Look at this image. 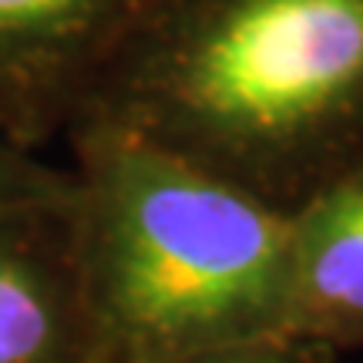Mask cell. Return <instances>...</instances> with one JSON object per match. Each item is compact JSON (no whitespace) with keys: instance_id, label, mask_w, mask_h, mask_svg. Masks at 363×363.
<instances>
[{"instance_id":"cell-5","label":"cell","mask_w":363,"mask_h":363,"mask_svg":"<svg viewBox=\"0 0 363 363\" xmlns=\"http://www.w3.org/2000/svg\"><path fill=\"white\" fill-rule=\"evenodd\" d=\"M293 337L363 330V169L293 212Z\"/></svg>"},{"instance_id":"cell-2","label":"cell","mask_w":363,"mask_h":363,"mask_svg":"<svg viewBox=\"0 0 363 363\" xmlns=\"http://www.w3.org/2000/svg\"><path fill=\"white\" fill-rule=\"evenodd\" d=\"M61 158L88 363L293 337V212L125 135L81 131Z\"/></svg>"},{"instance_id":"cell-6","label":"cell","mask_w":363,"mask_h":363,"mask_svg":"<svg viewBox=\"0 0 363 363\" xmlns=\"http://www.w3.org/2000/svg\"><path fill=\"white\" fill-rule=\"evenodd\" d=\"M71 189V169L61 155L30 152L0 135V212L67 206Z\"/></svg>"},{"instance_id":"cell-1","label":"cell","mask_w":363,"mask_h":363,"mask_svg":"<svg viewBox=\"0 0 363 363\" xmlns=\"http://www.w3.org/2000/svg\"><path fill=\"white\" fill-rule=\"evenodd\" d=\"M125 135L296 212L363 169V0H172L98 81Z\"/></svg>"},{"instance_id":"cell-3","label":"cell","mask_w":363,"mask_h":363,"mask_svg":"<svg viewBox=\"0 0 363 363\" xmlns=\"http://www.w3.org/2000/svg\"><path fill=\"white\" fill-rule=\"evenodd\" d=\"M172 0H0V135L61 155L98 81Z\"/></svg>"},{"instance_id":"cell-4","label":"cell","mask_w":363,"mask_h":363,"mask_svg":"<svg viewBox=\"0 0 363 363\" xmlns=\"http://www.w3.org/2000/svg\"><path fill=\"white\" fill-rule=\"evenodd\" d=\"M67 206L0 212V363H88Z\"/></svg>"},{"instance_id":"cell-7","label":"cell","mask_w":363,"mask_h":363,"mask_svg":"<svg viewBox=\"0 0 363 363\" xmlns=\"http://www.w3.org/2000/svg\"><path fill=\"white\" fill-rule=\"evenodd\" d=\"M310 347L313 343H306V340L279 337V340H262V343H246V347H233V350L199 353V357H185V360H169V363H310Z\"/></svg>"}]
</instances>
